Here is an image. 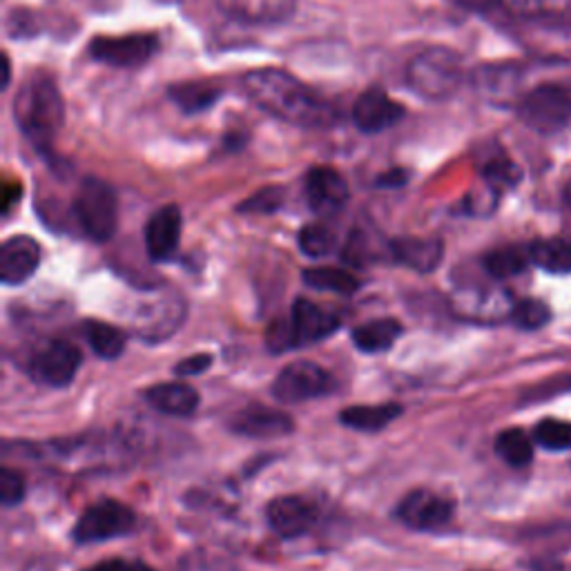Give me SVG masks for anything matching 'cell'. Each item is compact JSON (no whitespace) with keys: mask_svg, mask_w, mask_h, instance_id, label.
<instances>
[{"mask_svg":"<svg viewBox=\"0 0 571 571\" xmlns=\"http://www.w3.org/2000/svg\"><path fill=\"white\" fill-rule=\"evenodd\" d=\"M244 89L260 109L297 128H330L339 117L328 101L284 70L249 72Z\"/></svg>","mask_w":571,"mask_h":571,"instance_id":"obj_1","label":"cell"},{"mask_svg":"<svg viewBox=\"0 0 571 571\" xmlns=\"http://www.w3.org/2000/svg\"><path fill=\"white\" fill-rule=\"evenodd\" d=\"M14 117L34 146H50L65 124V103L56 81L47 74L30 76L14 101Z\"/></svg>","mask_w":571,"mask_h":571,"instance_id":"obj_2","label":"cell"},{"mask_svg":"<svg viewBox=\"0 0 571 571\" xmlns=\"http://www.w3.org/2000/svg\"><path fill=\"white\" fill-rule=\"evenodd\" d=\"M74 214L89 240L98 244L109 242L119 225L117 192H114V188L103 179H83L74 197Z\"/></svg>","mask_w":571,"mask_h":571,"instance_id":"obj_3","label":"cell"},{"mask_svg":"<svg viewBox=\"0 0 571 571\" xmlns=\"http://www.w3.org/2000/svg\"><path fill=\"white\" fill-rule=\"evenodd\" d=\"M463 78V65L455 52L444 47H431L417 54L406 70V81L415 94L424 98H446L458 89Z\"/></svg>","mask_w":571,"mask_h":571,"instance_id":"obj_4","label":"cell"},{"mask_svg":"<svg viewBox=\"0 0 571 571\" xmlns=\"http://www.w3.org/2000/svg\"><path fill=\"white\" fill-rule=\"evenodd\" d=\"M527 128L553 135L571 124V83H542L533 87L518 107Z\"/></svg>","mask_w":571,"mask_h":571,"instance_id":"obj_5","label":"cell"},{"mask_svg":"<svg viewBox=\"0 0 571 571\" xmlns=\"http://www.w3.org/2000/svg\"><path fill=\"white\" fill-rule=\"evenodd\" d=\"M135 511L119 500H101L83 511L74 527V540L78 544H94L126 536L135 529Z\"/></svg>","mask_w":571,"mask_h":571,"instance_id":"obj_6","label":"cell"},{"mask_svg":"<svg viewBox=\"0 0 571 571\" xmlns=\"http://www.w3.org/2000/svg\"><path fill=\"white\" fill-rule=\"evenodd\" d=\"M159 50V41L152 34L128 36H98L89 43V56L98 63L121 70H135L146 65Z\"/></svg>","mask_w":571,"mask_h":571,"instance_id":"obj_7","label":"cell"},{"mask_svg":"<svg viewBox=\"0 0 571 571\" xmlns=\"http://www.w3.org/2000/svg\"><path fill=\"white\" fill-rule=\"evenodd\" d=\"M335 389V380L313 362H295L286 367L273 387V395L284 404H299L326 395Z\"/></svg>","mask_w":571,"mask_h":571,"instance_id":"obj_8","label":"cell"},{"mask_svg":"<svg viewBox=\"0 0 571 571\" xmlns=\"http://www.w3.org/2000/svg\"><path fill=\"white\" fill-rule=\"evenodd\" d=\"M81 362L83 356L74 345L63 339H54L34 353L30 371L39 382L47 387H67L76 378Z\"/></svg>","mask_w":571,"mask_h":571,"instance_id":"obj_9","label":"cell"},{"mask_svg":"<svg viewBox=\"0 0 571 571\" xmlns=\"http://www.w3.org/2000/svg\"><path fill=\"white\" fill-rule=\"evenodd\" d=\"M404 114L406 109L402 103L393 101L384 89L371 87L356 101L353 121L362 133L376 135L400 124L404 119Z\"/></svg>","mask_w":571,"mask_h":571,"instance_id":"obj_10","label":"cell"},{"mask_svg":"<svg viewBox=\"0 0 571 571\" xmlns=\"http://www.w3.org/2000/svg\"><path fill=\"white\" fill-rule=\"evenodd\" d=\"M453 304L458 315L483 324H496L511 317L516 306L511 293L503 288H467L455 295Z\"/></svg>","mask_w":571,"mask_h":571,"instance_id":"obj_11","label":"cell"},{"mask_svg":"<svg viewBox=\"0 0 571 571\" xmlns=\"http://www.w3.org/2000/svg\"><path fill=\"white\" fill-rule=\"evenodd\" d=\"M349 183L335 168L317 166L306 175V199L317 214H335L349 201Z\"/></svg>","mask_w":571,"mask_h":571,"instance_id":"obj_12","label":"cell"},{"mask_svg":"<svg viewBox=\"0 0 571 571\" xmlns=\"http://www.w3.org/2000/svg\"><path fill=\"white\" fill-rule=\"evenodd\" d=\"M398 518L411 529H437L453 516V503L433 491H411L398 505Z\"/></svg>","mask_w":571,"mask_h":571,"instance_id":"obj_13","label":"cell"},{"mask_svg":"<svg viewBox=\"0 0 571 571\" xmlns=\"http://www.w3.org/2000/svg\"><path fill=\"white\" fill-rule=\"evenodd\" d=\"M219 10L246 25H279L290 21L297 0H216Z\"/></svg>","mask_w":571,"mask_h":571,"instance_id":"obj_14","label":"cell"},{"mask_svg":"<svg viewBox=\"0 0 571 571\" xmlns=\"http://www.w3.org/2000/svg\"><path fill=\"white\" fill-rule=\"evenodd\" d=\"M183 216L177 205H163L146 223V251L152 262H168L181 240Z\"/></svg>","mask_w":571,"mask_h":571,"instance_id":"obj_15","label":"cell"},{"mask_svg":"<svg viewBox=\"0 0 571 571\" xmlns=\"http://www.w3.org/2000/svg\"><path fill=\"white\" fill-rule=\"evenodd\" d=\"M288 321H290L293 337H295V349L315 345V341H319V339H326L341 324V319L335 313H328L326 308H321L319 304H315L310 299H297L293 304V313H290Z\"/></svg>","mask_w":571,"mask_h":571,"instance_id":"obj_16","label":"cell"},{"mask_svg":"<svg viewBox=\"0 0 571 571\" xmlns=\"http://www.w3.org/2000/svg\"><path fill=\"white\" fill-rule=\"evenodd\" d=\"M266 516H268L271 527L282 538H297V536L306 533L315 525V520H317L315 507L308 500L299 498V496L275 498L266 507Z\"/></svg>","mask_w":571,"mask_h":571,"instance_id":"obj_17","label":"cell"},{"mask_svg":"<svg viewBox=\"0 0 571 571\" xmlns=\"http://www.w3.org/2000/svg\"><path fill=\"white\" fill-rule=\"evenodd\" d=\"M41 264V246L32 237H12L0 251V277L17 286L28 282Z\"/></svg>","mask_w":571,"mask_h":571,"instance_id":"obj_18","label":"cell"},{"mask_svg":"<svg viewBox=\"0 0 571 571\" xmlns=\"http://www.w3.org/2000/svg\"><path fill=\"white\" fill-rule=\"evenodd\" d=\"M293 417L268 406H249L233 417V431L246 437H282L293 431Z\"/></svg>","mask_w":571,"mask_h":571,"instance_id":"obj_19","label":"cell"},{"mask_svg":"<svg viewBox=\"0 0 571 571\" xmlns=\"http://www.w3.org/2000/svg\"><path fill=\"white\" fill-rule=\"evenodd\" d=\"M444 246L437 240H415L404 237L391 242V255L398 264H404L417 273H431L442 262Z\"/></svg>","mask_w":571,"mask_h":571,"instance_id":"obj_20","label":"cell"},{"mask_svg":"<svg viewBox=\"0 0 571 571\" xmlns=\"http://www.w3.org/2000/svg\"><path fill=\"white\" fill-rule=\"evenodd\" d=\"M146 400L150 406L166 415L175 417H188L197 411L199 406V393L181 382H168V384H157L146 391Z\"/></svg>","mask_w":571,"mask_h":571,"instance_id":"obj_21","label":"cell"},{"mask_svg":"<svg viewBox=\"0 0 571 571\" xmlns=\"http://www.w3.org/2000/svg\"><path fill=\"white\" fill-rule=\"evenodd\" d=\"M402 335V324L398 319H373L353 330V345L362 353H384Z\"/></svg>","mask_w":571,"mask_h":571,"instance_id":"obj_22","label":"cell"},{"mask_svg":"<svg viewBox=\"0 0 571 571\" xmlns=\"http://www.w3.org/2000/svg\"><path fill=\"white\" fill-rule=\"evenodd\" d=\"M402 406L398 404H367V406H349L339 413V422L364 433H376L389 426L395 417H400Z\"/></svg>","mask_w":571,"mask_h":571,"instance_id":"obj_23","label":"cell"},{"mask_svg":"<svg viewBox=\"0 0 571 571\" xmlns=\"http://www.w3.org/2000/svg\"><path fill=\"white\" fill-rule=\"evenodd\" d=\"M168 96L175 101V105L186 114H199L212 107L221 98V87L210 81H188L172 85L168 89Z\"/></svg>","mask_w":571,"mask_h":571,"instance_id":"obj_24","label":"cell"},{"mask_svg":"<svg viewBox=\"0 0 571 571\" xmlns=\"http://www.w3.org/2000/svg\"><path fill=\"white\" fill-rule=\"evenodd\" d=\"M529 257L536 266L553 275L571 273V242L567 240H540L529 246Z\"/></svg>","mask_w":571,"mask_h":571,"instance_id":"obj_25","label":"cell"},{"mask_svg":"<svg viewBox=\"0 0 571 571\" xmlns=\"http://www.w3.org/2000/svg\"><path fill=\"white\" fill-rule=\"evenodd\" d=\"M304 282L315 290H328L337 295H353L360 290V279L351 275L349 271L321 266V268H308L304 271Z\"/></svg>","mask_w":571,"mask_h":571,"instance_id":"obj_26","label":"cell"},{"mask_svg":"<svg viewBox=\"0 0 571 571\" xmlns=\"http://www.w3.org/2000/svg\"><path fill=\"white\" fill-rule=\"evenodd\" d=\"M85 335L94 353L103 360H117L126 351V337L119 328H114L105 321H87Z\"/></svg>","mask_w":571,"mask_h":571,"instance_id":"obj_27","label":"cell"},{"mask_svg":"<svg viewBox=\"0 0 571 571\" xmlns=\"http://www.w3.org/2000/svg\"><path fill=\"white\" fill-rule=\"evenodd\" d=\"M496 453L511 467H527L533 458V437L522 429H507L496 437Z\"/></svg>","mask_w":571,"mask_h":571,"instance_id":"obj_28","label":"cell"},{"mask_svg":"<svg viewBox=\"0 0 571 571\" xmlns=\"http://www.w3.org/2000/svg\"><path fill=\"white\" fill-rule=\"evenodd\" d=\"M529 262H531L529 251H522V249H516V246L491 251V253L485 255V260H483L485 271H487L491 277H496V279H509V277L520 275V273L527 268Z\"/></svg>","mask_w":571,"mask_h":571,"instance_id":"obj_29","label":"cell"},{"mask_svg":"<svg viewBox=\"0 0 571 571\" xmlns=\"http://www.w3.org/2000/svg\"><path fill=\"white\" fill-rule=\"evenodd\" d=\"M533 442L549 451H569L571 448V422L547 417L536 424Z\"/></svg>","mask_w":571,"mask_h":571,"instance_id":"obj_30","label":"cell"},{"mask_svg":"<svg viewBox=\"0 0 571 571\" xmlns=\"http://www.w3.org/2000/svg\"><path fill=\"white\" fill-rule=\"evenodd\" d=\"M299 249L313 260L326 257L335 249V235L321 223H308L299 231Z\"/></svg>","mask_w":571,"mask_h":571,"instance_id":"obj_31","label":"cell"},{"mask_svg":"<svg viewBox=\"0 0 571 571\" xmlns=\"http://www.w3.org/2000/svg\"><path fill=\"white\" fill-rule=\"evenodd\" d=\"M511 319L525 330H538L549 321V308L538 299H525L514 306Z\"/></svg>","mask_w":571,"mask_h":571,"instance_id":"obj_32","label":"cell"},{"mask_svg":"<svg viewBox=\"0 0 571 571\" xmlns=\"http://www.w3.org/2000/svg\"><path fill=\"white\" fill-rule=\"evenodd\" d=\"M485 177H487V181H489L496 190H500V188H511V186H516V183L520 181L522 172H520V168H518L516 163H511V161H507V159H498V161H491V163L485 168Z\"/></svg>","mask_w":571,"mask_h":571,"instance_id":"obj_33","label":"cell"},{"mask_svg":"<svg viewBox=\"0 0 571 571\" xmlns=\"http://www.w3.org/2000/svg\"><path fill=\"white\" fill-rule=\"evenodd\" d=\"M25 498V480L14 469L0 472V503L6 507H14Z\"/></svg>","mask_w":571,"mask_h":571,"instance_id":"obj_34","label":"cell"},{"mask_svg":"<svg viewBox=\"0 0 571 571\" xmlns=\"http://www.w3.org/2000/svg\"><path fill=\"white\" fill-rule=\"evenodd\" d=\"M282 203H284L282 188L271 186V188H264V190L255 192L251 199H246L240 205V210L242 212H275V210L282 208Z\"/></svg>","mask_w":571,"mask_h":571,"instance_id":"obj_35","label":"cell"},{"mask_svg":"<svg viewBox=\"0 0 571 571\" xmlns=\"http://www.w3.org/2000/svg\"><path fill=\"white\" fill-rule=\"evenodd\" d=\"M556 0H503V6L518 17H538L553 8Z\"/></svg>","mask_w":571,"mask_h":571,"instance_id":"obj_36","label":"cell"},{"mask_svg":"<svg viewBox=\"0 0 571 571\" xmlns=\"http://www.w3.org/2000/svg\"><path fill=\"white\" fill-rule=\"evenodd\" d=\"M210 364H212V356L199 353V356H192V358H186L183 362H179V364L175 367V373H177V376H183V378H188V376H199V373L208 371Z\"/></svg>","mask_w":571,"mask_h":571,"instance_id":"obj_37","label":"cell"},{"mask_svg":"<svg viewBox=\"0 0 571 571\" xmlns=\"http://www.w3.org/2000/svg\"><path fill=\"white\" fill-rule=\"evenodd\" d=\"M85 571H155L144 562H128V560H105Z\"/></svg>","mask_w":571,"mask_h":571,"instance_id":"obj_38","label":"cell"},{"mask_svg":"<svg viewBox=\"0 0 571 571\" xmlns=\"http://www.w3.org/2000/svg\"><path fill=\"white\" fill-rule=\"evenodd\" d=\"M406 179H409V175L404 170H391V172L378 177V186L380 188H400L406 183Z\"/></svg>","mask_w":571,"mask_h":571,"instance_id":"obj_39","label":"cell"},{"mask_svg":"<svg viewBox=\"0 0 571 571\" xmlns=\"http://www.w3.org/2000/svg\"><path fill=\"white\" fill-rule=\"evenodd\" d=\"M19 194H21V186H19V183H14V186H8V188H6V203H3V210H6V212H10L12 203L21 199Z\"/></svg>","mask_w":571,"mask_h":571,"instance_id":"obj_40","label":"cell"},{"mask_svg":"<svg viewBox=\"0 0 571 571\" xmlns=\"http://www.w3.org/2000/svg\"><path fill=\"white\" fill-rule=\"evenodd\" d=\"M159 3H166V6H179V3H186V0H159Z\"/></svg>","mask_w":571,"mask_h":571,"instance_id":"obj_41","label":"cell"},{"mask_svg":"<svg viewBox=\"0 0 571 571\" xmlns=\"http://www.w3.org/2000/svg\"><path fill=\"white\" fill-rule=\"evenodd\" d=\"M564 197H567V203L571 205V181L567 183V190H564Z\"/></svg>","mask_w":571,"mask_h":571,"instance_id":"obj_42","label":"cell"}]
</instances>
